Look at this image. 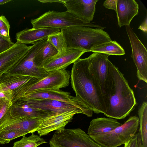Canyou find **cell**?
I'll return each instance as SVG.
<instances>
[{
	"label": "cell",
	"instance_id": "7402d4cb",
	"mask_svg": "<svg viewBox=\"0 0 147 147\" xmlns=\"http://www.w3.org/2000/svg\"><path fill=\"white\" fill-rule=\"evenodd\" d=\"M13 117H26L41 118L48 115L45 111L32 108L26 104L15 105L12 104L9 109Z\"/></svg>",
	"mask_w": 147,
	"mask_h": 147
},
{
	"label": "cell",
	"instance_id": "30bf717a",
	"mask_svg": "<svg viewBox=\"0 0 147 147\" xmlns=\"http://www.w3.org/2000/svg\"><path fill=\"white\" fill-rule=\"evenodd\" d=\"M126 31L132 49L131 57L137 68L138 79L147 83V51L129 25L126 26Z\"/></svg>",
	"mask_w": 147,
	"mask_h": 147
},
{
	"label": "cell",
	"instance_id": "e0dca14e",
	"mask_svg": "<svg viewBox=\"0 0 147 147\" xmlns=\"http://www.w3.org/2000/svg\"><path fill=\"white\" fill-rule=\"evenodd\" d=\"M60 31V29L55 28H26L16 33V39L21 43L33 44L37 41L47 39L49 36Z\"/></svg>",
	"mask_w": 147,
	"mask_h": 147
},
{
	"label": "cell",
	"instance_id": "f1b7e54d",
	"mask_svg": "<svg viewBox=\"0 0 147 147\" xmlns=\"http://www.w3.org/2000/svg\"><path fill=\"white\" fill-rule=\"evenodd\" d=\"M10 29V24L7 18L3 16H0V35L7 39L11 40Z\"/></svg>",
	"mask_w": 147,
	"mask_h": 147
},
{
	"label": "cell",
	"instance_id": "ac0fdd59",
	"mask_svg": "<svg viewBox=\"0 0 147 147\" xmlns=\"http://www.w3.org/2000/svg\"><path fill=\"white\" fill-rule=\"evenodd\" d=\"M138 5L134 0H117L115 12L119 27L129 25L132 20L138 14Z\"/></svg>",
	"mask_w": 147,
	"mask_h": 147
},
{
	"label": "cell",
	"instance_id": "e575fe53",
	"mask_svg": "<svg viewBox=\"0 0 147 147\" xmlns=\"http://www.w3.org/2000/svg\"><path fill=\"white\" fill-rule=\"evenodd\" d=\"M38 1L42 3H58L63 4L65 1V0H38Z\"/></svg>",
	"mask_w": 147,
	"mask_h": 147
},
{
	"label": "cell",
	"instance_id": "2e32d148",
	"mask_svg": "<svg viewBox=\"0 0 147 147\" xmlns=\"http://www.w3.org/2000/svg\"><path fill=\"white\" fill-rule=\"evenodd\" d=\"M98 0H65L63 4L67 11L82 20L90 22L93 18Z\"/></svg>",
	"mask_w": 147,
	"mask_h": 147
},
{
	"label": "cell",
	"instance_id": "44dd1931",
	"mask_svg": "<svg viewBox=\"0 0 147 147\" xmlns=\"http://www.w3.org/2000/svg\"><path fill=\"white\" fill-rule=\"evenodd\" d=\"M32 77L8 72L3 74L0 77V92H13L31 80Z\"/></svg>",
	"mask_w": 147,
	"mask_h": 147
},
{
	"label": "cell",
	"instance_id": "52a82bcc",
	"mask_svg": "<svg viewBox=\"0 0 147 147\" xmlns=\"http://www.w3.org/2000/svg\"><path fill=\"white\" fill-rule=\"evenodd\" d=\"M139 125L138 117L131 116L111 131L91 138L102 147H118L124 144L136 133Z\"/></svg>",
	"mask_w": 147,
	"mask_h": 147
},
{
	"label": "cell",
	"instance_id": "5b68a950",
	"mask_svg": "<svg viewBox=\"0 0 147 147\" xmlns=\"http://www.w3.org/2000/svg\"><path fill=\"white\" fill-rule=\"evenodd\" d=\"M12 102L15 105L26 104L31 107L43 111L48 115L62 113L79 109L88 117L92 116L93 112L80 98L68 101L56 100H40L23 98H18Z\"/></svg>",
	"mask_w": 147,
	"mask_h": 147
},
{
	"label": "cell",
	"instance_id": "ba28073f",
	"mask_svg": "<svg viewBox=\"0 0 147 147\" xmlns=\"http://www.w3.org/2000/svg\"><path fill=\"white\" fill-rule=\"evenodd\" d=\"M49 144L50 147H102L79 128L56 131Z\"/></svg>",
	"mask_w": 147,
	"mask_h": 147
},
{
	"label": "cell",
	"instance_id": "7c38bea8",
	"mask_svg": "<svg viewBox=\"0 0 147 147\" xmlns=\"http://www.w3.org/2000/svg\"><path fill=\"white\" fill-rule=\"evenodd\" d=\"M10 108L0 120V133L10 130L22 131L28 133L37 131L40 125V118L13 117L10 114Z\"/></svg>",
	"mask_w": 147,
	"mask_h": 147
},
{
	"label": "cell",
	"instance_id": "f546056e",
	"mask_svg": "<svg viewBox=\"0 0 147 147\" xmlns=\"http://www.w3.org/2000/svg\"><path fill=\"white\" fill-rule=\"evenodd\" d=\"M124 147H142L141 139L139 132L125 144Z\"/></svg>",
	"mask_w": 147,
	"mask_h": 147
},
{
	"label": "cell",
	"instance_id": "cb8c5ba5",
	"mask_svg": "<svg viewBox=\"0 0 147 147\" xmlns=\"http://www.w3.org/2000/svg\"><path fill=\"white\" fill-rule=\"evenodd\" d=\"M58 54V52L52 45L47 40L36 52L34 57V61L38 67L47 60Z\"/></svg>",
	"mask_w": 147,
	"mask_h": 147
},
{
	"label": "cell",
	"instance_id": "d4e9b609",
	"mask_svg": "<svg viewBox=\"0 0 147 147\" xmlns=\"http://www.w3.org/2000/svg\"><path fill=\"white\" fill-rule=\"evenodd\" d=\"M140 128L139 133L140 135L142 147H147V102L144 101L138 111Z\"/></svg>",
	"mask_w": 147,
	"mask_h": 147
},
{
	"label": "cell",
	"instance_id": "ffe728a7",
	"mask_svg": "<svg viewBox=\"0 0 147 147\" xmlns=\"http://www.w3.org/2000/svg\"><path fill=\"white\" fill-rule=\"evenodd\" d=\"M78 97L76 96H71L70 95V93L60 89H47L34 91L20 98L34 99L56 100L68 101L75 100Z\"/></svg>",
	"mask_w": 147,
	"mask_h": 147
},
{
	"label": "cell",
	"instance_id": "8d00e7d4",
	"mask_svg": "<svg viewBox=\"0 0 147 147\" xmlns=\"http://www.w3.org/2000/svg\"><path fill=\"white\" fill-rule=\"evenodd\" d=\"M0 74V76H1V75L2 74Z\"/></svg>",
	"mask_w": 147,
	"mask_h": 147
},
{
	"label": "cell",
	"instance_id": "9a60e30c",
	"mask_svg": "<svg viewBox=\"0 0 147 147\" xmlns=\"http://www.w3.org/2000/svg\"><path fill=\"white\" fill-rule=\"evenodd\" d=\"M85 52L84 51L77 49L66 50L63 54L59 55L57 54L47 60L40 68L47 72L65 69Z\"/></svg>",
	"mask_w": 147,
	"mask_h": 147
},
{
	"label": "cell",
	"instance_id": "6da1fadb",
	"mask_svg": "<svg viewBox=\"0 0 147 147\" xmlns=\"http://www.w3.org/2000/svg\"><path fill=\"white\" fill-rule=\"evenodd\" d=\"M107 63L104 93L106 111L104 115L109 118L123 119L135 109L136 99L123 74L109 59Z\"/></svg>",
	"mask_w": 147,
	"mask_h": 147
},
{
	"label": "cell",
	"instance_id": "603a6c76",
	"mask_svg": "<svg viewBox=\"0 0 147 147\" xmlns=\"http://www.w3.org/2000/svg\"><path fill=\"white\" fill-rule=\"evenodd\" d=\"M91 52L101 53L109 55H121L125 54L124 50L116 41L111 40L94 47Z\"/></svg>",
	"mask_w": 147,
	"mask_h": 147
},
{
	"label": "cell",
	"instance_id": "4dcf8cb0",
	"mask_svg": "<svg viewBox=\"0 0 147 147\" xmlns=\"http://www.w3.org/2000/svg\"><path fill=\"white\" fill-rule=\"evenodd\" d=\"M12 105V101L5 98L0 99V120Z\"/></svg>",
	"mask_w": 147,
	"mask_h": 147
},
{
	"label": "cell",
	"instance_id": "d590c367",
	"mask_svg": "<svg viewBox=\"0 0 147 147\" xmlns=\"http://www.w3.org/2000/svg\"><path fill=\"white\" fill-rule=\"evenodd\" d=\"M11 1V0H0V5H2Z\"/></svg>",
	"mask_w": 147,
	"mask_h": 147
},
{
	"label": "cell",
	"instance_id": "8fae6325",
	"mask_svg": "<svg viewBox=\"0 0 147 147\" xmlns=\"http://www.w3.org/2000/svg\"><path fill=\"white\" fill-rule=\"evenodd\" d=\"M77 114H84V113L81 110L76 109L42 117L40 119V124L37 130V133L41 136L54 131L64 129L72 119L74 115Z\"/></svg>",
	"mask_w": 147,
	"mask_h": 147
},
{
	"label": "cell",
	"instance_id": "8992f818",
	"mask_svg": "<svg viewBox=\"0 0 147 147\" xmlns=\"http://www.w3.org/2000/svg\"><path fill=\"white\" fill-rule=\"evenodd\" d=\"M32 28H51L60 29L74 26H84L104 29L105 27L87 22L69 11H47L38 18L31 20Z\"/></svg>",
	"mask_w": 147,
	"mask_h": 147
},
{
	"label": "cell",
	"instance_id": "83f0119b",
	"mask_svg": "<svg viewBox=\"0 0 147 147\" xmlns=\"http://www.w3.org/2000/svg\"><path fill=\"white\" fill-rule=\"evenodd\" d=\"M28 133L26 131L16 130L4 131L0 133V143L3 144L18 137L26 135Z\"/></svg>",
	"mask_w": 147,
	"mask_h": 147
},
{
	"label": "cell",
	"instance_id": "4fadbf2b",
	"mask_svg": "<svg viewBox=\"0 0 147 147\" xmlns=\"http://www.w3.org/2000/svg\"><path fill=\"white\" fill-rule=\"evenodd\" d=\"M109 55L101 53L94 52L87 57L89 72L98 85L103 93L108 72L107 60Z\"/></svg>",
	"mask_w": 147,
	"mask_h": 147
},
{
	"label": "cell",
	"instance_id": "4316f807",
	"mask_svg": "<svg viewBox=\"0 0 147 147\" xmlns=\"http://www.w3.org/2000/svg\"><path fill=\"white\" fill-rule=\"evenodd\" d=\"M47 40L56 49L59 55H61L66 51L63 38L61 31L49 36L47 39Z\"/></svg>",
	"mask_w": 147,
	"mask_h": 147
},
{
	"label": "cell",
	"instance_id": "9c48e42d",
	"mask_svg": "<svg viewBox=\"0 0 147 147\" xmlns=\"http://www.w3.org/2000/svg\"><path fill=\"white\" fill-rule=\"evenodd\" d=\"M47 39L37 41L31 46L20 63L7 72L30 76L38 80L46 76L49 72L38 67L34 61L35 55L38 50L46 42Z\"/></svg>",
	"mask_w": 147,
	"mask_h": 147
},
{
	"label": "cell",
	"instance_id": "3957f363",
	"mask_svg": "<svg viewBox=\"0 0 147 147\" xmlns=\"http://www.w3.org/2000/svg\"><path fill=\"white\" fill-rule=\"evenodd\" d=\"M100 28L74 26L61 29L66 50L77 49L91 52L96 46L111 40L109 34Z\"/></svg>",
	"mask_w": 147,
	"mask_h": 147
},
{
	"label": "cell",
	"instance_id": "5bb4252c",
	"mask_svg": "<svg viewBox=\"0 0 147 147\" xmlns=\"http://www.w3.org/2000/svg\"><path fill=\"white\" fill-rule=\"evenodd\" d=\"M31 47L17 41L0 53V74L7 72L19 64Z\"/></svg>",
	"mask_w": 147,
	"mask_h": 147
},
{
	"label": "cell",
	"instance_id": "484cf974",
	"mask_svg": "<svg viewBox=\"0 0 147 147\" xmlns=\"http://www.w3.org/2000/svg\"><path fill=\"white\" fill-rule=\"evenodd\" d=\"M47 143L41 136L33 133L28 137L23 136L20 140L14 143L13 147H37Z\"/></svg>",
	"mask_w": 147,
	"mask_h": 147
},
{
	"label": "cell",
	"instance_id": "d6986e66",
	"mask_svg": "<svg viewBox=\"0 0 147 147\" xmlns=\"http://www.w3.org/2000/svg\"><path fill=\"white\" fill-rule=\"evenodd\" d=\"M116 119L106 117L93 119L90 122L87 134L91 138L110 132L121 125Z\"/></svg>",
	"mask_w": 147,
	"mask_h": 147
},
{
	"label": "cell",
	"instance_id": "d6a6232c",
	"mask_svg": "<svg viewBox=\"0 0 147 147\" xmlns=\"http://www.w3.org/2000/svg\"><path fill=\"white\" fill-rule=\"evenodd\" d=\"M117 0H107L105 1L103 5L106 8L114 10H116Z\"/></svg>",
	"mask_w": 147,
	"mask_h": 147
},
{
	"label": "cell",
	"instance_id": "277c9868",
	"mask_svg": "<svg viewBox=\"0 0 147 147\" xmlns=\"http://www.w3.org/2000/svg\"><path fill=\"white\" fill-rule=\"evenodd\" d=\"M70 74L65 69L49 72L43 78H32L13 92L12 102L32 92L43 90H59L69 84Z\"/></svg>",
	"mask_w": 147,
	"mask_h": 147
},
{
	"label": "cell",
	"instance_id": "836d02e7",
	"mask_svg": "<svg viewBox=\"0 0 147 147\" xmlns=\"http://www.w3.org/2000/svg\"><path fill=\"white\" fill-rule=\"evenodd\" d=\"M147 17L146 16L144 21L140 26L138 29L142 30L144 32L146 33L147 31Z\"/></svg>",
	"mask_w": 147,
	"mask_h": 147
},
{
	"label": "cell",
	"instance_id": "7a4b0ae2",
	"mask_svg": "<svg viewBox=\"0 0 147 147\" xmlns=\"http://www.w3.org/2000/svg\"><path fill=\"white\" fill-rule=\"evenodd\" d=\"M70 78L76 96L94 113L104 114L106 109L103 94L89 72L87 58H80L74 63Z\"/></svg>",
	"mask_w": 147,
	"mask_h": 147
},
{
	"label": "cell",
	"instance_id": "1f68e13d",
	"mask_svg": "<svg viewBox=\"0 0 147 147\" xmlns=\"http://www.w3.org/2000/svg\"><path fill=\"white\" fill-rule=\"evenodd\" d=\"M14 44L11 40L7 39L0 35V53L9 49Z\"/></svg>",
	"mask_w": 147,
	"mask_h": 147
}]
</instances>
